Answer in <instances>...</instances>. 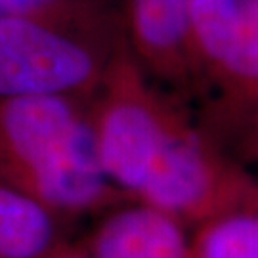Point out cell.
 <instances>
[{"mask_svg": "<svg viewBox=\"0 0 258 258\" xmlns=\"http://www.w3.org/2000/svg\"><path fill=\"white\" fill-rule=\"evenodd\" d=\"M124 44L120 14L98 0L0 14V98L88 100Z\"/></svg>", "mask_w": 258, "mask_h": 258, "instance_id": "cell-2", "label": "cell"}, {"mask_svg": "<svg viewBox=\"0 0 258 258\" xmlns=\"http://www.w3.org/2000/svg\"><path fill=\"white\" fill-rule=\"evenodd\" d=\"M57 218L40 205L0 187V258H35L59 239Z\"/></svg>", "mask_w": 258, "mask_h": 258, "instance_id": "cell-7", "label": "cell"}, {"mask_svg": "<svg viewBox=\"0 0 258 258\" xmlns=\"http://www.w3.org/2000/svg\"><path fill=\"white\" fill-rule=\"evenodd\" d=\"M35 258H92V254L86 243H71L59 237Z\"/></svg>", "mask_w": 258, "mask_h": 258, "instance_id": "cell-9", "label": "cell"}, {"mask_svg": "<svg viewBox=\"0 0 258 258\" xmlns=\"http://www.w3.org/2000/svg\"><path fill=\"white\" fill-rule=\"evenodd\" d=\"M50 2H55V0H0V14L35 10L40 6H46Z\"/></svg>", "mask_w": 258, "mask_h": 258, "instance_id": "cell-10", "label": "cell"}, {"mask_svg": "<svg viewBox=\"0 0 258 258\" xmlns=\"http://www.w3.org/2000/svg\"><path fill=\"white\" fill-rule=\"evenodd\" d=\"M86 245L92 258H189L187 230L136 203L103 212Z\"/></svg>", "mask_w": 258, "mask_h": 258, "instance_id": "cell-6", "label": "cell"}, {"mask_svg": "<svg viewBox=\"0 0 258 258\" xmlns=\"http://www.w3.org/2000/svg\"><path fill=\"white\" fill-rule=\"evenodd\" d=\"M0 187L57 220L128 203L98 163L88 100L71 96L0 98Z\"/></svg>", "mask_w": 258, "mask_h": 258, "instance_id": "cell-1", "label": "cell"}, {"mask_svg": "<svg viewBox=\"0 0 258 258\" xmlns=\"http://www.w3.org/2000/svg\"><path fill=\"white\" fill-rule=\"evenodd\" d=\"M189 258H258V207H247L187 231Z\"/></svg>", "mask_w": 258, "mask_h": 258, "instance_id": "cell-8", "label": "cell"}, {"mask_svg": "<svg viewBox=\"0 0 258 258\" xmlns=\"http://www.w3.org/2000/svg\"><path fill=\"white\" fill-rule=\"evenodd\" d=\"M189 0H122V29L144 71L176 92L191 94L187 52Z\"/></svg>", "mask_w": 258, "mask_h": 258, "instance_id": "cell-5", "label": "cell"}, {"mask_svg": "<svg viewBox=\"0 0 258 258\" xmlns=\"http://www.w3.org/2000/svg\"><path fill=\"white\" fill-rule=\"evenodd\" d=\"M88 120L103 174L128 203L203 130L178 96L159 88L126 44L88 98Z\"/></svg>", "mask_w": 258, "mask_h": 258, "instance_id": "cell-3", "label": "cell"}, {"mask_svg": "<svg viewBox=\"0 0 258 258\" xmlns=\"http://www.w3.org/2000/svg\"><path fill=\"white\" fill-rule=\"evenodd\" d=\"M187 52L199 119L237 159L256 151L258 0H189Z\"/></svg>", "mask_w": 258, "mask_h": 258, "instance_id": "cell-4", "label": "cell"}]
</instances>
